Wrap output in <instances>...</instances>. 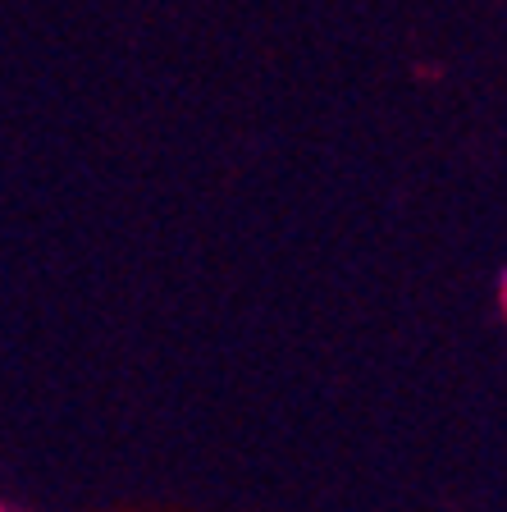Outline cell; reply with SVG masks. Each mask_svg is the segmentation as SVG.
<instances>
[{
    "instance_id": "cell-1",
    "label": "cell",
    "mask_w": 507,
    "mask_h": 512,
    "mask_svg": "<svg viewBox=\"0 0 507 512\" xmlns=\"http://www.w3.org/2000/svg\"><path fill=\"white\" fill-rule=\"evenodd\" d=\"M498 302H503V316H507V270H503V279H498Z\"/></svg>"
}]
</instances>
